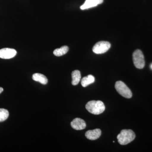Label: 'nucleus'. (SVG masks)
<instances>
[{
  "label": "nucleus",
  "instance_id": "obj_5",
  "mask_svg": "<svg viewBox=\"0 0 152 152\" xmlns=\"http://www.w3.org/2000/svg\"><path fill=\"white\" fill-rule=\"evenodd\" d=\"M111 47V45L109 42L106 41H101L95 44L93 48V51L97 54L104 53L107 51Z\"/></svg>",
  "mask_w": 152,
  "mask_h": 152
},
{
  "label": "nucleus",
  "instance_id": "obj_15",
  "mask_svg": "<svg viewBox=\"0 0 152 152\" xmlns=\"http://www.w3.org/2000/svg\"><path fill=\"white\" fill-rule=\"evenodd\" d=\"M3 91H4V89H3V88H1V87H0V94Z\"/></svg>",
  "mask_w": 152,
  "mask_h": 152
},
{
  "label": "nucleus",
  "instance_id": "obj_2",
  "mask_svg": "<svg viewBox=\"0 0 152 152\" xmlns=\"http://www.w3.org/2000/svg\"><path fill=\"white\" fill-rule=\"evenodd\" d=\"M135 137V134L132 130L124 129L117 136V139L120 144L126 145L133 141Z\"/></svg>",
  "mask_w": 152,
  "mask_h": 152
},
{
  "label": "nucleus",
  "instance_id": "obj_4",
  "mask_svg": "<svg viewBox=\"0 0 152 152\" xmlns=\"http://www.w3.org/2000/svg\"><path fill=\"white\" fill-rule=\"evenodd\" d=\"M133 60L134 65L136 68L142 69L145 66V58L142 51L137 50L134 52L133 54Z\"/></svg>",
  "mask_w": 152,
  "mask_h": 152
},
{
  "label": "nucleus",
  "instance_id": "obj_3",
  "mask_svg": "<svg viewBox=\"0 0 152 152\" xmlns=\"http://www.w3.org/2000/svg\"><path fill=\"white\" fill-rule=\"evenodd\" d=\"M115 88L117 92L124 97L127 99L132 98V91L124 82L121 81L117 82L115 84Z\"/></svg>",
  "mask_w": 152,
  "mask_h": 152
},
{
  "label": "nucleus",
  "instance_id": "obj_12",
  "mask_svg": "<svg viewBox=\"0 0 152 152\" xmlns=\"http://www.w3.org/2000/svg\"><path fill=\"white\" fill-rule=\"evenodd\" d=\"M94 82V77L92 75H89L82 79L81 85L83 87H86Z\"/></svg>",
  "mask_w": 152,
  "mask_h": 152
},
{
  "label": "nucleus",
  "instance_id": "obj_1",
  "mask_svg": "<svg viewBox=\"0 0 152 152\" xmlns=\"http://www.w3.org/2000/svg\"><path fill=\"white\" fill-rule=\"evenodd\" d=\"M86 108L89 113L94 115L102 113L105 109L104 103L101 101H90L87 103Z\"/></svg>",
  "mask_w": 152,
  "mask_h": 152
},
{
  "label": "nucleus",
  "instance_id": "obj_8",
  "mask_svg": "<svg viewBox=\"0 0 152 152\" xmlns=\"http://www.w3.org/2000/svg\"><path fill=\"white\" fill-rule=\"evenodd\" d=\"M104 0H86L84 4L80 7L82 10H87L96 7L103 2Z\"/></svg>",
  "mask_w": 152,
  "mask_h": 152
},
{
  "label": "nucleus",
  "instance_id": "obj_10",
  "mask_svg": "<svg viewBox=\"0 0 152 152\" xmlns=\"http://www.w3.org/2000/svg\"><path fill=\"white\" fill-rule=\"evenodd\" d=\"M32 79L35 81L39 82L43 85H46L48 83V80L45 76L40 73L34 74Z\"/></svg>",
  "mask_w": 152,
  "mask_h": 152
},
{
  "label": "nucleus",
  "instance_id": "obj_9",
  "mask_svg": "<svg viewBox=\"0 0 152 152\" xmlns=\"http://www.w3.org/2000/svg\"><path fill=\"white\" fill-rule=\"evenodd\" d=\"M102 132L100 129H95L92 130L87 131L85 134L87 139L91 140H94L100 137Z\"/></svg>",
  "mask_w": 152,
  "mask_h": 152
},
{
  "label": "nucleus",
  "instance_id": "obj_14",
  "mask_svg": "<svg viewBox=\"0 0 152 152\" xmlns=\"http://www.w3.org/2000/svg\"><path fill=\"white\" fill-rule=\"evenodd\" d=\"M9 116V113L7 110L4 109H0V122L7 120Z\"/></svg>",
  "mask_w": 152,
  "mask_h": 152
},
{
  "label": "nucleus",
  "instance_id": "obj_16",
  "mask_svg": "<svg viewBox=\"0 0 152 152\" xmlns=\"http://www.w3.org/2000/svg\"><path fill=\"white\" fill-rule=\"evenodd\" d=\"M151 69H152V64L151 65Z\"/></svg>",
  "mask_w": 152,
  "mask_h": 152
},
{
  "label": "nucleus",
  "instance_id": "obj_13",
  "mask_svg": "<svg viewBox=\"0 0 152 152\" xmlns=\"http://www.w3.org/2000/svg\"><path fill=\"white\" fill-rule=\"evenodd\" d=\"M69 50V47L67 46H64L60 48L56 49L53 51V54L56 56H61L67 53Z\"/></svg>",
  "mask_w": 152,
  "mask_h": 152
},
{
  "label": "nucleus",
  "instance_id": "obj_7",
  "mask_svg": "<svg viewBox=\"0 0 152 152\" xmlns=\"http://www.w3.org/2000/svg\"><path fill=\"white\" fill-rule=\"evenodd\" d=\"M71 126L76 130H81L86 126V123L83 120L80 118H76L71 123Z\"/></svg>",
  "mask_w": 152,
  "mask_h": 152
},
{
  "label": "nucleus",
  "instance_id": "obj_11",
  "mask_svg": "<svg viewBox=\"0 0 152 152\" xmlns=\"http://www.w3.org/2000/svg\"><path fill=\"white\" fill-rule=\"evenodd\" d=\"M72 84L73 86H76L78 84L81 78L80 72L79 70H75L72 72Z\"/></svg>",
  "mask_w": 152,
  "mask_h": 152
},
{
  "label": "nucleus",
  "instance_id": "obj_6",
  "mask_svg": "<svg viewBox=\"0 0 152 152\" xmlns=\"http://www.w3.org/2000/svg\"><path fill=\"white\" fill-rule=\"evenodd\" d=\"M17 51L13 49L5 48L0 50V58L9 59L14 58L17 54Z\"/></svg>",
  "mask_w": 152,
  "mask_h": 152
}]
</instances>
